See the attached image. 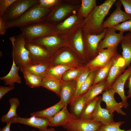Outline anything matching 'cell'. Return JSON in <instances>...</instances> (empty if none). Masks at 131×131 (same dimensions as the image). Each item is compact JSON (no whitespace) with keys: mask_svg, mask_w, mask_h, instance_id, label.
Wrapping results in <instances>:
<instances>
[{"mask_svg":"<svg viewBox=\"0 0 131 131\" xmlns=\"http://www.w3.org/2000/svg\"><path fill=\"white\" fill-rule=\"evenodd\" d=\"M116 0H106L97 6L89 15L84 23V29L86 34L98 35L103 33L104 19Z\"/></svg>","mask_w":131,"mask_h":131,"instance_id":"cell-1","label":"cell"},{"mask_svg":"<svg viewBox=\"0 0 131 131\" xmlns=\"http://www.w3.org/2000/svg\"><path fill=\"white\" fill-rule=\"evenodd\" d=\"M50 8L40 6L39 4L27 10L17 19L5 22L7 28L17 27L19 28L32 24L42 22Z\"/></svg>","mask_w":131,"mask_h":131,"instance_id":"cell-2","label":"cell"},{"mask_svg":"<svg viewBox=\"0 0 131 131\" xmlns=\"http://www.w3.org/2000/svg\"><path fill=\"white\" fill-rule=\"evenodd\" d=\"M9 38L12 44L13 60L16 65L21 68L31 64V61L25 46L26 41L23 35L21 33Z\"/></svg>","mask_w":131,"mask_h":131,"instance_id":"cell-3","label":"cell"},{"mask_svg":"<svg viewBox=\"0 0 131 131\" xmlns=\"http://www.w3.org/2000/svg\"><path fill=\"white\" fill-rule=\"evenodd\" d=\"M38 4V0H16L7 10L2 17V19L5 22L12 21Z\"/></svg>","mask_w":131,"mask_h":131,"instance_id":"cell-4","label":"cell"},{"mask_svg":"<svg viewBox=\"0 0 131 131\" xmlns=\"http://www.w3.org/2000/svg\"><path fill=\"white\" fill-rule=\"evenodd\" d=\"M42 22L36 23L20 28L21 33L27 42L45 36L52 35L54 33L50 26Z\"/></svg>","mask_w":131,"mask_h":131,"instance_id":"cell-5","label":"cell"},{"mask_svg":"<svg viewBox=\"0 0 131 131\" xmlns=\"http://www.w3.org/2000/svg\"><path fill=\"white\" fill-rule=\"evenodd\" d=\"M25 46L29 52L31 63L48 64L46 61L50 59V54L44 47L32 42L26 41Z\"/></svg>","mask_w":131,"mask_h":131,"instance_id":"cell-6","label":"cell"},{"mask_svg":"<svg viewBox=\"0 0 131 131\" xmlns=\"http://www.w3.org/2000/svg\"><path fill=\"white\" fill-rule=\"evenodd\" d=\"M102 124L91 119H76L63 125L67 131H97Z\"/></svg>","mask_w":131,"mask_h":131,"instance_id":"cell-7","label":"cell"},{"mask_svg":"<svg viewBox=\"0 0 131 131\" xmlns=\"http://www.w3.org/2000/svg\"><path fill=\"white\" fill-rule=\"evenodd\" d=\"M114 4L116 9L107 19L104 21L103 27L104 29L113 28L120 23L131 19V15L121 9L122 5L120 0H117Z\"/></svg>","mask_w":131,"mask_h":131,"instance_id":"cell-8","label":"cell"},{"mask_svg":"<svg viewBox=\"0 0 131 131\" xmlns=\"http://www.w3.org/2000/svg\"><path fill=\"white\" fill-rule=\"evenodd\" d=\"M11 123H19L38 129L40 131H49V122L47 118L31 116L29 118H23L19 116L14 117L10 120Z\"/></svg>","mask_w":131,"mask_h":131,"instance_id":"cell-9","label":"cell"},{"mask_svg":"<svg viewBox=\"0 0 131 131\" xmlns=\"http://www.w3.org/2000/svg\"><path fill=\"white\" fill-rule=\"evenodd\" d=\"M115 91L111 87L107 89L103 93L102 97V101L104 102L106 105V109L111 114L116 111L121 115H125L126 113L122 108L123 107L122 102L118 103L115 98Z\"/></svg>","mask_w":131,"mask_h":131,"instance_id":"cell-10","label":"cell"},{"mask_svg":"<svg viewBox=\"0 0 131 131\" xmlns=\"http://www.w3.org/2000/svg\"><path fill=\"white\" fill-rule=\"evenodd\" d=\"M105 29V35L98 45V51L105 48L118 45L124 36L123 32H120L117 33L113 28Z\"/></svg>","mask_w":131,"mask_h":131,"instance_id":"cell-11","label":"cell"},{"mask_svg":"<svg viewBox=\"0 0 131 131\" xmlns=\"http://www.w3.org/2000/svg\"><path fill=\"white\" fill-rule=\"evenodd\" d=\"M127 69L116 79L110 87L113 89L120 97L123 107L127 108L129 106L127 96L125 95L124 87L126 81L131 74V66L130 65Z\"/></svg>","mask_w":131,"mask_h":131,"instance_id":"cell-12","label":"cell"},{"mask_svg":"<svg viewBox=\"0 0 131 131\" xmlns=\"http://www.w3.org/2000/svg\"><path fill=\"white\" fill-rule=\"evenodd\" d=\"M118 45L99 51L98 54L90 63L91 66L103 67L106 65L114 56L117 53Z\"/></svg>","mask_w":131,"mask_h":131,"instance_id":"cell-13","label":"cell"},{"mask_svg":"<svg viewBox=\"0 0 131 131\" xmlns=\"http://www.w3.org/2000/svg\"><path fill=\"white\" fill-rule=\"evenodd\" d=\"M102 101L101 97L97 103L91 119L104 125L114 122L113 114L110 113L106 108H102L101 105Z\"/></svg>","mask_w":131,"mask_h":131,"instance_id":"cell-14","label":"cell"},{"mask_svg":"<svg viewBox=\"0 0 131 131\" xmlns=\"http://www.w3.org/2000/svg\"><path fill=\"white\" fill-rule=\"evenodd\" d=\"M67 106V105L65 106L54 116L48 119L49 122V126H62L76 119L74 115L69 112Z\"/></svg>","mask_w":131,"mask_h":131,"instance_id":"cell-15","label":"cell"},{"mask_svg":"<svg viewBox=\"0 0 131 131\" xmlns=\"http://www.w3.org/2000/svg\"><path fill=\"white\" fill-rule=\"evenodd\" d=\"M115 57L107 78L106 82L109 88L111 87L114 80L120 72L126 67L125 60L122 56L117 54L115 56Z\"/></svg>","mask_w":131,"mask_h":131,"instance_id":"cell-16","label":"cell"},{"mask_svg":"<svg viewBox=\"0 0 131 131\" xmlns=\"http://www.w3.org/2000/svg\"><path fill=\"white\" fill-rule=\"evenodd\" d=\"M76 83L69 81L61 82L60 96L64 106L70 104L74 97Z\"/></svg>","mask_w":131,"mask_h":131,"instance_id":"cell-17","label":"cell"},{"mask_svg":"<svg viewBox=\"0 0 131 131\" xmlns=\"http://www.w3.org/2000/svg\"><path fill=\"white\" fill-rule=\"evenodd\" d=\"M50 67L48 64L43 63H31L25 67L20 68L35 75L43 78L48 74V69Z\"/></svg>","mask_w":131,"mask_h":131,"instance_id":"cell-18","label":"cell"},{"mask_svg":"<svg viewBox=\"0 0 131 131\" xmlns=\"http://www.w3.org/2000/svg\"><path fill=\"white\" fill-rule=\"evenodd\" d=\"M16 65L13 60L12 64L9 72L5 76L0 77V80H3L6 85L13 86L15 83H21V78L18 74L20 68Z\"/></svg>","mask_w":131,"mask_h":131,"instance_id":"cell-19","label":"cell"},{"mask_svg":"<svg viewBox=\"0 0 131 131\" xmlns=\"http://www.w3.org/2000/svg\"><path fill=\"white\" fill-rule=\"evenodd\" d=\"M60 100L54 105L45 109L33 112L30 114L31 116L39 117L49 119L54 116L64 107Z\"/></svg>","mask_w":131,"mask_h":131,"instance_id":"cell-20","label":"cell"},{"mask_svg":"<svg viewBox=\"0 0 131 131\" xmlns=\"http://www.w3.org/2000/svg\"><path fill=\"white\" fill-rule=\"evenodd\" d=\"M108 88L106 81L104 80L93 85L84 94L86 104L97 97L105 89Z\"/></svg>","mask_w":131,"mask_h":131,"instance_id":"cell-21","label":"cell"},{"mask_svg":"<svg viewBox=\"0 0 131 131\" xmlns=\"http://www.w3.org/2000/svg\"><path fill=\"white\" fill-rule=\"evenodd\" d=\"M32 42L40 45L49 50L52 51L59 44L61 40L57 36L52 34L36 38Z\"/></svg>","mask_w":131,"mask_h":131,"instance_id":"cell-22","label":"cell"},{"mask_svg":"<svg viewBox=\"0 0 131 131\" xmlns=\"http://www.w3.org/2000/svg\"><path fill=\"white\" fill-rule=\"evenodd\" d=\"M70 104V113L76 119L80 118L86 104L84 94L74 98Z\"/></svg>","mask_w":131,"mask_h":131,"instance_id":"cell-23","label":"cell"},{"mask_svg":"<svg viewBox=\"0 0 131 131\" xmlns=\"http://www.w3.org/2000/svg\"><path fill=\"white\" fill-rule=\"evenodd\" d=\"M120 43L122 49V57L126 66H128L131 62V33H129L124 36Z\"/></svg>","mask_w":131,"mask_h":131,"instance_id":"cell-24","label":"cell"},{"mask_svg":"<svg viewBox=\"0 0 131 131\" xmlns=\"http://www.w3.org/2000/svg\"><path fill=\"white\" fill-rule=\"evenodd\" d=\"M61 84L57 79L48 74L43 78L41 86L55 92L60 96Z\"/></svg>","mask_w":131,"mask_h":131,"instance_id":"cell-25","label":"cell"},{"mask_svg":"<svg viewBox=\"0 0 131 131\" xmlns=\"http://www.w3.org/2000/svg\"><path fill=\"white\" fill-rule=\"evenodd\" d=\"M106 29L103 32L98 35L86 34L85 40L90 50L92 52L95 53L98 50V47L100 41L104 37L105 34Z\"/></svg>","mask_w":131,"mask_h":131,"instance_id":"cell-26","label":"cell"},{"mask_svg":"<svg viewBox=\"0 0 131 131\" xmlns=\"http://www.w3.org/2000/svg\"><path fill=\"white\" fill-rule=\"evenodd\" d=\"M10 104V108L7 113L2 116L1 121L3 123H7L10 122V120L15 116H19L16 114V110L19 104V101L18 98H10L9 100Z\"/></svg>","mask_w":131,"mask_h":131,"instance_id":"cell-27","label":"cell"},{"mask_svg":"<svg viewBox=\"0 0 131 131\" xmlns=\"http://www.w3.org/2000/svg\"><path fill=\"white\" fill-rule=\"evenodd\" d=\"M74 9L72 6L65 5L55 9L49 15L48 18L49 21L55 22L62 19Z\"/></svg>","mask_w":131,"mask_h":131,"instance_id":"cell-28","label":"cell"},{"mask_svg":"<svg viewBox=\"0 0 131 131\" xmlns=\"http://www.w3.org/2000/svg\"><path fill=\"white\" fill-rule=\"evenodd\" d=\"M23 73L26 84L32 88L41 86L43 78L32 74L24 70H21Z\"/></svg>","mask_w":131,"mask_h":131,"instance_id":"cell-29","label":"cell"},{"mask_svg":"<svg viewBox=\"0 0 131 131\" xmlns=\"http://www.w3.org/2000/svg\"><path fill=\"white\" fill-rule=\"evenodd\" d=\"M101 97H97L87 103L82 113L80 119L90 120L97 103Z\"/></svg>","mask_w":131,"mask_h":131,"instance_id":"cell-30","label":"cell"},{"mask_svg":"<svg viewBox=\"0 0 131 131\" xmlns=\"http://www.w3.org/2000/svg\"><path fill=\"white\" fill-rule=\"evenodd\" d=\"M97 6L96 0H82L80 9L82 16L86 18Z\"/></svg>","mask_w":131,"mask_h":131,"instance_id":"cell-31","label":"cell"},{"mask_svg":"<svg viewBox=\"0 0 131 131\" xmlns=\"http://www.w3.org/2000/svg\"><path fill=\"white\" fill-rule=\"evenodd\" d=\"M113 61L114 60H110L106 65L99 70L94 77L93 85L104 80L106 76L108 75Z\"/></svg>","mask_w":131,"mask_h":131,"instance_id":"cell-32","label":"cell"},{"mask_svg":"<svg viewBox=\"0 0 131 131\" xmlns=\"http://www.w3.org/2000/svg\"><path fill=\"white\" fill-rule=\"evenodd\" d=\"M71 68L70 66L66 65H58L50 67L48 69V74L57 79Z\"/></svg>","mask_w":131,"mask_h":131,"instance_id":"cell-33","label":"cell"},{"mask_svg":"<svg viewBox=\"0 0 131 131\" xmlns=\"http://www.w3.org/2000/svg\"><path fill=\"white\" fill-rule=\"evenodd\" d=\"M95 74V71L90 72L86 80L81 86L77 97L85 94L91 87L92 84H93Z\"/></svg>","mask_w":131,"mask_h":131,"instance_id":"cell-34","label":"cell"},{"mask_svg":"<svg viewBox=\"0 0 131 131\" xmlns=\"http://www.w3.org/2000/svg\"><path fill=\"white\" fill-rule=\"evenodd\" d=\"M124 123V122L119 121L105 125L102 124L97 131H131V129L125 130L120 129V127Z\"/></svg>","mask_w":131,"mask_h":131,"instance_id":"cell-35","label":"cell"},{"mask_svg":"<svg viewBox=\"0 0 131 131\" xmlns=\"http://www.w3.org/2000/svg\"><path fill=\"white\" fill-rule=\"evenodd\" d=\"M72 54L67 51L63 52L53 61V64H59L70 62L74 60Z\"/></svg>","mask_w":131,"mask_h":131,"instance_id":"cell-36","label":"cell"},{"mask_svg":"<svg viewBox=\"0 0 131 131\" xmlns=\"http://www.w3.org/2000/svg\"><path fill=\"white\" fill-rule=\"evenodd\" d=\"M91 72L89 69L83 70L77 77L76 82L75 91L73 98L77 97L81 86L86 80Z\"/></svg>","mask_w":131,"mask_h":131,"instance_id":"cell-37","label":"cell"},{"mask_svg":"<svg viewBox=\"0 0 131 131\" xmlns=\"http://www.w3.org/2000/svg\"><path fill=\"white\" fill-rule=\"evenodd\" d=\"M73 41L75 49L80 53L82 54L84 50V43L80 30L79 31L74 35Z\"/></svg>","mask_w":131,"mask_h":131,"instance_id":"cell-38","label":"cell"},{"mask_svg":"<svg viewBox=\"0 0 131 131\" xmlns=\"http://www.w3.org/2000/svg\"><path fill=\"white\" fill-rule=\"evenodd\" d=\"M83 70L82 69H70L63 74L62 80L65 81L73 80L77 77Z\"/></svg>","mask_w":131,"mask_h":131,"instance_id":"cell-39","label":"cell"},{"mask_svg":"<svg viewBox=\"0 0 131 131\" xmlns=\"http://www.w3.org/2000/svg\"><path fill=\"white\" fill-rule=\"evenodd\" d=\"M77 19V17L76 16H71L58 25L57 26V28L58 30H63L69 28L74 25Z\"/></svg>","mask_w":131,"mask_h":131,"instance_id":"cell-40","label":"cell"},{"mask_svg":"<svg viewBox=\"0 0 131 131\" xmlns=\"http://www.w3.org/2000/svg\"><path fill=\"white\" fill-rule=\"evenodd\" d=\"M113 28L116 31L124 32L129 31L131 33V19L114 26Z\"/></svg>","mask_w":131,"mask_h":131,"instance_id":"cell-41","label":"cell"},{"mask_svg":"<svg viewBox=\"0 0 131 131\" xmlns=\"http://www.w3.org/2000/svg\"><path fill=\"white\" fill-rule=\"evenodd\" d=\"M16 0H0V17H2L9 7Z\"/></svg>","mask_w":131,"mask_h":131,"instance_id":"cell-42","label":"cell"},{"mask_svg":"<svg viewBox=\"0 0 131 131\" xmlns=\"http://www.w3.org/2000/svg\"><path fill=\"white\" fill-rule=\"evenodd\" d=\"M39 5L41 7L50 8L55 5L58 1L56 0H38Z\"/></svg>","mask_w":131,"mask_h":131,"instance_id":"cell-43","label":"cell"},{"mask_svg":"<svg viewBox=\"0 0 131 131\" xmlns=\"http://www.w3.org/2000/svg\"><path fill=\"white\" fill-rule=\"evenodd\" d=\"M125 12L131 15V0H120Z\"/></svg>","mask_w":131,"mask_h":131,"instance_id":"cell-44","label":"cell"},{"mask_svg":"<svg viewBox=\"0 0 131 131\" xmlns=\"http://www.w3.org/2000/svg\"><path fill=\"white\" fill-rule=\"evenodd\" d=\"M15 88L14 86H11L8 87L0 86V99L9 91Z\"/></svg>","mask_w":131,"mask_h":131,"instance_id":"cell-45","label":"cell"},{"mask_svg":"<svg viewBox=\"0 0 131 131\" xmlns=\"http://www.w3.org/2000/svg\"><path fill=\"white\" fill-rule=\"evenodd\" d=\"M7 29L5 22L2 17H0V34L2 35L5 34Z\"/></svg>","mask_w":131,"mask_h":131,"instance_id":"cell-46","label":"cell"},{"mask_svg":"<svg viewBox=\"0 0 131 131\" xmlns=\"http://www.w3.org/2000/svg\"><path fill=\"white\" fill-rule=\"evenodd\" d=\"M128 90L127 92L128 95L127 96L128 98H131V74L128 78Z\"/></svg>","mask_w":131,"mask_h":131,"instance_id":"cell-47","label":"cell"},{"mask_svg":"<svg viewBox=\"0 0 131 131\" xmlns=\"http://www.w3.org/2000/svg\"><path fill=\"white\" fill-rule=\"evenodd\" d=\"M11 124L10 122L7 123L6 126L0 129V131H10V126Z\"/></svg>","mask_w":131,"mask_h":131,"instance_id":"cell-48","label":"cell"},{"mask_svg":"<svg viewBox=\"0 0 131 131\" xmlns=\"http://www.w3.org/2000/svg\"><path fill=\"white\" fill-rule=\"evenodd\" d=\"M49 131H56L55 129L53 128H49ZM31 131H35L34 130H31Z\"/></svg>","mask_w":131,"mask_h":131,"instance_id":"cell-49","label":"cell"},{"mask_svg":"<svg viewBox=\"0 0 131 131\" xmlns=\"http://www.w3.org/2000/svg\"><path fill=\"white\" fill-rule=\"evenodd\" d=\"M23 131H24V130H23Z\"/></svg>","mask_w":131,"mask_h":131,"instance_id":"cell-50","label":"cell"}]
</instances>
